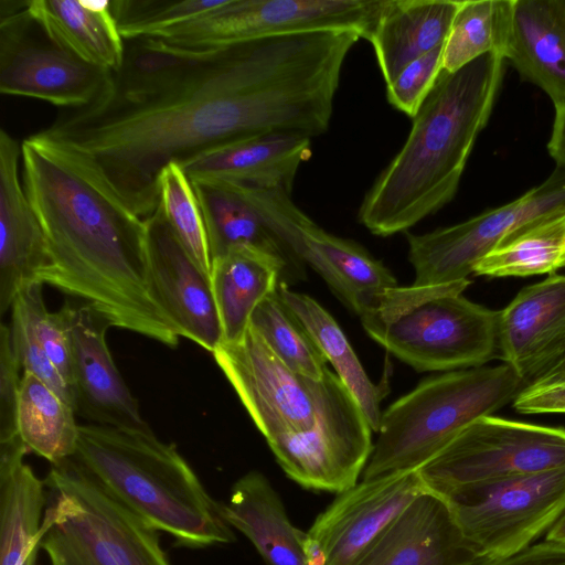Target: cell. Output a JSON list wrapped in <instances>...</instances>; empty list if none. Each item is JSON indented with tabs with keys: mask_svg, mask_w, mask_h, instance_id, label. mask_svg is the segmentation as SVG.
I'll use <instances>...</instances> for the list:
<instances>
[{
	"mask_svg": "<svg viewBox=\"0 0 565 565\" xmlns=\"http://www.w3.org/2000/svg\"><path fill=\"white\" fill-rule=\"evenodd\" d=\"M565 267V209L525 226L482 257L473 274L526 277L555 274Z\"/></svg>",
	"mask_w": 565,
	"mask_h": 565,
	"instance_id": "cell-32",
	"label": "cell"
},
{
	"mask_svg": "<svg viewBox=\"0 0 565 565\" xmlns=\"http://www.w3.org/2000/svg\"><path fill=\"white\" fill-rule=\"evenodd\" d=\"M277 292L305 326L354 397L373 431L377 433L382 417L381 402L388 392L386 383L375 384L371 381L338 322L316 299L281 282Z\"/></svg>",
	"mask_w": 565,
	"mask_h": 565,
	"instance_id": "cell-30",
	"label": "cell"
},
{
	"mask_svg": "<svg viewBox=\"0 0 565 565\" xmlns=\"http://www.w3.org/2000/svg\"><path fill=\"white\" fill-rule=\"evenodd\" d=\"M559 361H565V356H564V358H562ZM559 361H558V362H559Z\"/></svg>",
	"mask_w": 565,
	"mask_h": 565,
	"instance_id": "cell-46",
	"label": "cell"
},
{
	"mask_svg": "<svg viewBox=\"0 0 565 565\" xmlns=\"http://www.w3.org/2000/svg\"><path fill=\"white\" fill-rule=\"evenodd\" d=\"M311 156V138L277 132L246 139L182 166L190 181H216L291 194L296 174Z\"/></svg>",
	"mask_w": 565,
	"mask_h": 565,
	"instance_id": "cell-22",
	"label": "cell"
},
{
	"mask_svg": "<svg viewBox=\"0 0 565 565\" xmlns=\"http://www.w3.org/2000/svg\"><path fill=\"white\" fill-rule=\"evenodd\" d=\"M441 498L479 556L493 561L552 527L565 509V468L462 487Z\"/></svg>",
	"mask_w": 565,
	"mask_h": 565,
	"instance_id": "cell-9",
	"label": "cell"
},
{
	"mask_svg": "<svg viewBox=\"0 0 565 565\" xmlns=\"http://www.w3.org/2000/svg\"><path fill=\"white\" fill-rule=\"evenodd\" d=\"M75 411L31 373H23L17 409L18 435L29 451L51 465L75 455L79 425Z\"/></svg>",
	"mask_w": 565,
	"mask_h": 565,
	"instance_id": "cell-31",
	"label": "cell"
},
{
	"mask_svg": "<svg viewBox=\"0 0 565 565\" xmlns=\"http://www.w3.org/2000/svg\"><path fill=\"white\" fill-rule=\"evenodd\" d=\"M513 0H461L443 46L441 70L456 72L497 54L504 58Z\"/></svg>",
	"mask_w": 565,
	"mask_h": 565,
	"instance_id": "cell-33",
	"label": "cell"
},
{
	"mask_svg": "<svg viewBox=\"0 0 565 565\" xmlns=\"http://www.w3.org/2000/svg\"><path fill=\"white\" fill-rule=\"evenodd\" d=\"M222 509L228 524L252 542L267 565H307V532L290 522L279 494L262 472L252 470L238 478Z\"/></svg>",
	"mask_w": 565,
	"mask_h": 565,
	"instance_id": "cell-26",
	"label": "cell"
},
{
	"mask_svg": "<svg viewBox=\"0 0 565 565\" xmlns=\"http://www.w3.org/2000/svg\"><path fill=\"white\" fill-rule=\"evenodd\" d=\"M21 142L0 129V313L50 265L47 242L19 177Z\"/></svg>",
	"mask_w": 565,
	"mask_h": 565,
	"instance_id": "cell-21",
	"label": "cell"
},
{
	"mask_svg": "<svg viewBox=\"0 0 565 565\" xmlns=\"http://www.w3.org/2000/svg\"><path fill=\"white\" fill-rule=\"evenodd\" d=\"M488 561H490V559L483 557V558H480L477 562L469 564V565H484Z\"/></svg>",
	"mask_w": 565,
	"mask_h": 565,
	"instance_id": "cell-45",
	"label": "cell"
},
{
	"mask_svg": "<svg viewBox=\"0 0 565 565\" xmlns=\"http://www.w3.org/2000/svg\"><path fill=\"white\" fill-rule=\"evenodd\" d=\"M384 0H225L157 36L185 49H213L280 35L353 30L369 41Z\"/></svg>",
	"mask_w": 565,
	"mask_h": 565,
	"instance_id": "cell-10",
	"label": "cell"
},
{
	"mask_svg": "<svg viewBox=\"0 0 565 565\" xmlns=\"http://www.w3.org/2000/svg\"><path fill=\"white\" fill-rule=\"evenodd\" d=\"M159 204L166 221L196 266L211 278L212 259L201 207L182 166L170 162L160 173Z\"/></svg>",
	"mask_w": 565,
	"mask_h": 565,
	"instance_id": "cell-35",
	"label": "cell"
},
{
	"mask_svg": "<svg viewBox=\"0 0 565 565\" xmlns=\"http://www.w3.org/2000/svg\"><path fill=\"white\" fill-rule=\"evenodd\" d=\"M152 298L179 334L213 353L223 333L211 278L183 248L160 207L146 220Z\"/></svg>",
	"mask_w": 565,
	"mask_h": 565,
	"instance_id": "cell-17",
	"label": "cell"
},
{
	"mask_svg": "<svg viewBox=\"0 0 565 565\" xmlns=\"http://www.w3.org/2000/svg\"><path fill=\"white\" fill-rule=\"evenodd\" d=\"M565 468V428L487 415L418 469L425 488H458Z\"/></svg>",
	"mask_w": 565,
	"mask_h": 565,
	"instance_id": "cell-8",
	"label": "cell"
},
{
	"mask_svg": "<svg viewBox=\"0 0 565 565\" xmlns=\"http://www.w3.org/2000/svg\"><path fill=\"white\" fill-rule=\"evenodd\" d=\"M484 565H565V545L545 541Z\"/></svg>",
	"mask_w": 565,
	"mask_h": 565,
	"instance_id": "cell-42",
	"label": "cell"
},
{
	"mask_svg": "<svg viewBox=\"0 0 565 565\" xmlns=\"http://www.w3.org/2000/svg\"><path fill=\"white\" fill-rule=\"evenodd\" d=\"M29 13L53 43L81 60L118 71L126 42L120 35L111 1L29 0Z\"/></svg>",
	"mask_w": 565,
	"mask_h": 565,
	"instance_id": "cell-28",
	"label": "cell"
},
{
	"mask_svg": "<svg viewBox=\"0 0 565 565\" xmlns=\"http://www.w3.org/2000/svg\"><path fill=\"white\" fill-rule=\"evenodd\" d=\"M28 451L19 436L0 441V565H35L41 548L47 490Z\"/></svg>",
	"mask_w": 565,
	"mask_h": 565,
	"instance_id": "cell-24",
	"label": "cell"
},
{
	"mask_svg": "<svg viewBox=\"0 0 565 565\" xmlns=\"http://www.w3.org/2000/svg\"><path fill=\"white\" fill-rule=\"evenodd\" d=\"M513 408L524 415L565 414V361L524 385Z\"/></svg>",
	"mask_w": 565,
	"mask_h": 565,
	"instance_id": "cell-41",
	"label": "cell"
},
{
	"mask_svg": "<svg viewBox=\"0 0 565 565\" xmlns=\"http://www.w3.org/2000/svg\"><path fill=\"white\" fill-rule=\"evenodd\" d=\"M244 196L268 227L306 266L315 269L352 312L362 317L396 287L392 271L358 243L326 232L280 190L246 186Z\"/></svg>",
	"mask_w": 565,
	"mask_h": 565,
	"instance_id": "cell-12",
	"label": "cell"
},
{
	"mask_svg": "<svg viewBox=\"0 0 565 565\" xmlns=\"http://www.w3.org/2000/svg\"><path fill=\"white\" fill-rule=\"evenodd\" d=\"M74 459L115 500L177 546L204 548L235 542L222 503L206 491L174 444L151 428L79 425Z\"/></svg>",
	"mask_w": 565,
	"mask_h": 565,
	"instance_id": "cell-4",
	"label": "cell"
},
{
	"mask_svg": "<svg viewBox=\"0 0 565 565\" xmlns=\"http://www.w3.org/2000/svg\"><path fill=\"white\" fill-rule=\"evenodd\" d=\"M225 0H114L111 10L125 41L161 32L221 6Z\"/></svg>",
	"mask_w": 565,
	"mask_h": 565,
	"instance_id": "cell-36",
	"label": "cell"
},
{
	"mask_svg": "<svg viewBox=\"0 0 565 565\" xmlns=\"http://www.w3.org/2000/svg\"><path fill=\"white\" fill-rule=\"evenodd\" d=\"M11 340L23 373H31L53 388L75 411V397L68 383L47 356L28 327L11 316Z\"/></svg>",
	"mask_w": 565,
	"mask_h": 565,
	"instance_id": "cell-39",
	"label": "cell"
},
{
	"mask_svg": "<svg viewBox=\"0 0 565 565\" xmlns=\"http://www.w3.org/2000/svg\"><path fill=\"white\" fill-rule=\"evenodd\" d=\"M427 490L418 470L362 480L339 493L309 527L323 565H355L395 518Z\"/></svg>",
	"mask_w": 565,
	"mask_h": 565,
	"instance_id": "cell-16",
	"label": "cell"
},
{
	"mask_svg": "<svg viewBox=\"0 0 565 565\" xmlns=\"http://www.w3.org/2000/svg\"><path fill=\"white\" fill-rule=\"evenodd\" d=\"M461 0H384L369 39L390 84L412 61L444 45Z\"/></svg>",
	"mask_w": 565,
	"mask_h": 565,
	"instance_id": "cell-27",
	"label": "cell"
},
{
	"mask_svg": "<svg viewBox=\"0 0 565 565\" xmlns=\"http://www.w3.org/2000/svg\"><path fill=\"white\" fill-rule=\"evenodd\" d=\"M504 64L487 54L456 72L441 70L405 143L361 202L359 222L372 234L407 232L454 199L492 113Z\"/></svg>",
	"mask_w": 565,
	"mask_h": 565,
	"instance_id": "cell-3",
	"label": "cell"
},
{
	"mask_svg": "<svg viewBox=\"0 0 565 565\" xmlns=\"http://www.w3.org/2000/svg\"><path fill=\"white\" fill-rule=\"evenodd\" d=\"M202 211L211 259L236 246H248L276 258L285 270V285L306 278V265L274 234L257 210L232 184L191 181Z\"/></svg>",
	"mask_w": 565,
	"mask_h": 565,
	"instance_id": "cell-25",
	"label": "cell"
},
{
	"mask_svg": "<svg viewBox=\"0 0 565 565\" xmlns=\"http://www.w3.org/2000/svg\"><path fill=\"white\" fill-rule=\"evenodd\" d=\"M479 556L447 502L425 490L382 532L355 565H469Z\"/></svg>",
	"mask_w": 565,
	"mask_h": 565,
	"instance_id": "cell-20",
	"label": "cell"
},
{
	"mask_svg": "<svg viewBox=\"0 0 565 565\" xmlns=\"http://www.w3.org/2000/svg\"><path fill=\"white\" fill-rule=\"evenodd\" d=\"M29 1H0V92L81 109L104 93L113 72L53 43L31 18Z\"/></svg>",
	"mask_w": 565,
	"mask_h": 565,
	"instance_id": "cell-14",
	"label": "cell"
},
{
	"mask_svg": "<svg viewBox=\"0 0 565 565\" xmlns=\"http://www.w3.org/2000/svg\"><path fill=\"white\" fill-rule=\"evenodd\" d=\"M249 327L292 371L317 381L323 377L328 370L327 360L277 290L259 302Z\"/></svg>",
	"mask_w": 565,
	"mask_h": 565,
	"instance_id": "cell-34",
	"label": "cell"
},
{
	"mask_svg": "<svg viewBox=\"0 0 565 565\" xmlns=\"http://www.w3.org/2000/svg\"><path fill=\"white\" fill-rule=\"evenodd\" d=\"M21 163L50 254L39 281L90 305L110 327L175 348L180 337L150 291L146 221L66 145L31 135Z\"/></svg>",
	"mask_w": 565,
	"mask_h": 565,
	"instance_id": "cell-2",
	"label": "cell"
},
{
	"mask_svg": "<svg viewBox=\"0 0 565 565\" xmlns=\"http://www.w3.org/2000/svg\"><path fill=\"white\" fill-rule=\"evenodd\" d=\"M360 36L327 30L203 50L156 38L125 41L124 63L99 98L39 132L81 153L146 220L170 162L184 166L268 134H324Z\"/></svg>",
	"mask_w": 565,
	"mask_h": 565,
	"instance_id": "cell-1",
	"label": "cell"
},
{
	"mask_svg": "<svg viewBox=\"0 0 565 565\" xmlns=\"http://www.w3.org/2000/svg\"><path fill=\"white\" fill-rule=\"evenodd\" d=\"M11 316L18 317L28 327L72 388L71 352L66 326L60 310L56 312L47 310L42 282H30L18 291L11 306Z\"/></svg>",
	"mask_w": 565,
	"mask_h": 565,
	"instance_id": "cell-37",
	"label": "cell"
},
{
	"mask_svg": "<svg viewBox=\"0 0 565 565\" xmlns=\"http://www.w3.org/2000/svg\"><path fill=\"white\" fill-rule=\"evenodd\" d=\"M554 108L555 115L547 150L556 167L565 169V103Z\"/></svg>",
	"mask_w": 565,
	"mask_h": 565,
	"instance_id": "cell-43",
	"label": "cell"
},
{
	"mask_svg": "<svg viewBox=\"0 0 565 565\" xmlns=\"http://www.w3.org/2000/svg\"><path fill=\"white\" fill-rule=\"evenodd\" d=\"M68 334L75 413L90 424L148 429L106 342L107 320L84 301L60 309Z\"/></svg>",
	"mask_w": 565,
	"mask_h": 565,
	"instance_id": "cell-18",
	"label": "cell"
},
{
	"mask_svg": "<svg viewBox=\"0 0 565 565\" xmlns=\"http://www.w3.org/2000/svg\"><path fill=\"white\" fill-rule=\"evenodd\" d=\"M20 363L13 350L10 326L0 328V441L14 438L17 409L22 376Z\"/></svg>",
	"mask_w": 565,
	"mask_h": 565,
	"instance_id": "cell-40",
	"label": "cell"
},
{
	"mask_svg": "<svg viewBox=\"0 0 565 565\" xmlns=\"http://www.w3.org/2000/svg\"><path fill=\"white\" fill-rule=\"evenodd\" d=\"M523 386L505 363L424 379L382 412L363 480L418 470L475 420L513 402Z\"/></svg>",
	"mask_w": 565,
	"mask_h": 565,
	"instance_id": "cell-5",
	"label": "cell"
},
{
	"mask_svg": "<svg viewBox=\"0 0 565 565\" xmlns=\"http://www.w3.org/2000/svg\"><path fill=\"white\" fill-rule=\"evenodd\" d=\"M462 279L387 289L360 317L366 333L417 372H450L487 364L498 350V311L466 297Z\"/></svg>",
	"mask_w": 565,
	"mask_h": 565,
	"instance_id": "cell-6",
	"label": "cell"
},
{
	"mask_svg": "<svg viewBox=\"0 0 565 565\" xmlns=\"http://www.w3.org/2000/svg\"><path fill=\"white\" fill-rule=\"evenodd\" d=\"M546 541L565 545V509L547 531Z\"/></svg>",
	"mask_w": 565,
	"mask_h": 565,
	"instance_id": "cell-44",
	"label": "cell"
},
{
	"mask_svg": "<svg viewBox=\"0 0 565 565\" xmlns=\"http://www.w3.org/2000/svg\"><path fill=\"white\" fill-rule=\"evenodd\" d=\"M443 46L408 63L386 85L388 103L412 119L418 113L441 72Z\"/></svg>",
	"mask_w": 565,
	"mask_h": 565,
	"instance_id": "cell-38",
	"label": "cell"
},
{
	"mask_svg": "<svg viewBox=\"0 0 565 565\" xmlns=\"http://www.w3.org/2000/svg\"><path fill=\"white\" fill-rule=\"evenodd\" d=\"M41 548L50 565H171L158 530L110 497L74 459L52 465Z\"/></svg>",
	"mask_w": 565,
	"mask_h": 565,
	"instance_id": "cell-7",
	"label": "cell"
},
{
	"mask_svg": "<svg viewBox=\"0 0 565 565\" xmlns=\"http://www.w3.org/2000/svg\"><path fill=\"white\" fill-rule=\"evenodd\" d=\"M212 354L266 441L313 426L323 377L317 381L292 371L252 327Z\"/></svg>",
	"mask_w": 565,
	"mask_h": 565,
	"instance_id": "cell-15",
	"label": "cell"
},
{
	"mask_svg": "<svg viewBox=\"0 0 565 565\" xmlns=\"http://www.w3.org/2000/svg\"><path fill=\"white\" fill-rule=\"evenodd\" d=\"M565 209V169L499 207L424 234L406 233L415 286L467 279L476 264L531 223Z\"/></svg>",
	"mask_w": 565,
	"mask_h": 565,
	"instance_id": "cell-13",
	"label": "cell"
},
{
	"mask_svg": "<svg viewBox=\"0 0 565 565\" xmlns=\"http://www.w3.org/2000/svg\"><path fill=\"white\" fill-rule=\"evenodd\" d=\"M282 265L273 256L248 246H236L212 260L211 286L223 341H238L250 318L268 295L284 282Z\"/></svg>",
	"mask_w": 565,
	"mask_h": 565,
	"instance_id": "cell-29",
	"label": "cell"
},
{
	"mask_svg": "<svg viewBox=\"0 0 565 565\" xmlns=\"http://www.w3.org/2000/svg\"><path fill=\"white\" fill-rule=\"evenodd\" d=\"M504 60L554 107L564 104L565 0H513Z\"/></svg>",
	"mask_w": 565,
	"mask_h": 565,
	"instance_id": "cell-23",
	"label": "cell"
},
{
	"mask_svg": "<svg viewBox=\"0 0 565 565\" xmlns=\"http://www.w3.org/2000/svg\"><path fill=\"white\" fill-rule=\"evenodd\" d=\"M498 350L524 385L565 356V275L526 286L498 311Z\"/></svg>",
	"mask_w": 565,
	"mask_h": 565,
	"instance_id": "cell-19",
	"label": "cell"
},
{
	"mask_svg": "<svg viewBox=\"0 0 565 565\" xmlns=\"http://www.w3.org/2000/svg\"><path fill=\"white\" fill-rule=\"evenodd\" d=\"M372 431L354 397L328 369L313 426L267 444L288 478L308 490L339 494L363 473L373 451Z\"/></svg>",
	"mask_w": 565,
	"mask_h": 565,
	"instance_id": "cell-11",
	"label": "cell"
}]
</instances>
